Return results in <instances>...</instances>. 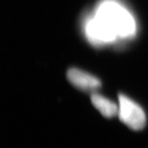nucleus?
I'll use <instances>...</instances> for the list:
<instances>
[{
    "label": "nucleus",
    "instance_id": "4",
    "mask_svg": "<svg viewBox=\"0 0 148 148\" xmlns=\"http://www.w3.org/2000/svg\"><path fill=\"white\" fill-rule=\"evenodd\" d=\"M92 102L100 113L107 118L113 117L119 112V106L109 99L97 94L92 96Z\"/></svg>",
    "mask_w": 148,
    "mask_h": 148
},
{
    "label": "nucleus",
    "instance_id": "1",
    "mask_svg": "<svg viewBox=\"0 0 148 148\" xmlns=\"http://www.w3.org/2000/svg\"><path fill=\"white\" fill-rule=\"evenodd\" d=\"M135 31L132 15L113 0H106L97 8L95 18L86 24L88 39L95 45L114 41L117 37L125 38Z\"/></svg>",
    "mask_w": 148,
    "mask_h": 148
},
{
    "label": "nucleus",
    "instance_id": "3",
    "mask_svg": "<svg viewBox=\"0 0 148 148\" xmlns=\"http://www.w3.org/2000/svg\"><path fill=\"white\" fill-rule=\"evenodd\" d=\"M67 78L73 86L84 91H93L101 86L98 79L79 69H70L67 72Z\"/></svg>",
    "mask_w": 148,
    "mask_h": 148
},
{
    "label": "nucleus",
    "instance_id": "2",
    "mask_svg": "<svg viewBox=\"0 0 148 148\" xmlns=\"http://www.w3.org/2000/svg\"><path fill=\"white\" fill-rule=\"evenodd\" d=\"M119 119L133 130L142 129L146 125V115L138 104L123 95H119Z\"/></svg>",
    "mask_w": 148,
    "mask_h": 148
}]
</instances>
